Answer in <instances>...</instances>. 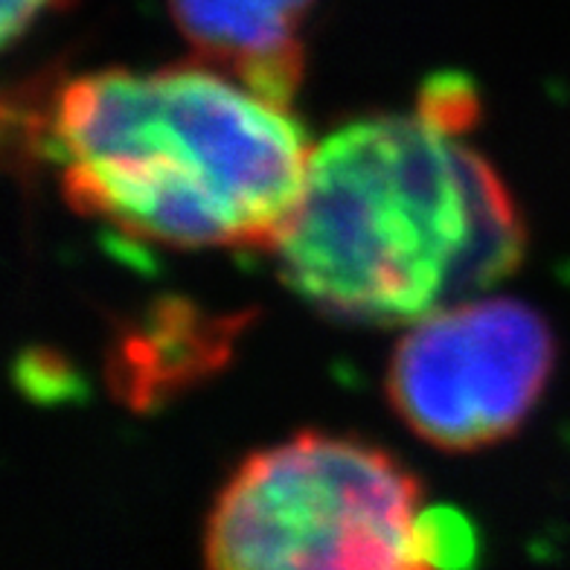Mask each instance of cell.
Returning <instances> with one entry per match:
<instances>
[{
    "mask_svg": "<svg viewBox=\"0 0 570 570\" xmlns=\"http://www.w3.org/2000/svg\"><path fill=\"white\" fill-rule=\"evenodd\" d=\"M271 250L321 312L396 326L510 277L524 222L495 169L416 111L350 122L315 146Z\"/></svg>",
    "mask_w": 570,
    "mask_h": 570,
    "instance_id": "obj_1",
    "label": "cell"
},
{
    "mask_svg": "<svg viewBox=\"0 0 570 570\" xmlns=\"http://www.w3.org/2000/svg\"><path fill=\"white\" fill-rule=\"evenodd\" d=\"M45 146L76 210L169 248H271L312 158L288 108L198 59L79 76Z\"/></svg>",
    "mask_w": 570,
    "mask_h": 570,
    "instance_id": "obj_2",
    "label": "cell"
},
{
    "mask_svg": "<svg viewBox=\"0 0 570 570\" xmlns=\"http://www.w3.org/2000/svg\"><path fill=\"white\" fill-rule=\"evenodd\" d=\"M420 501L416 478L387 451L297 434L233 472L204 553L222 570L425 568Z\"/></svg>",
    "mask_w": 570,
    "mask_h": 570,
    "instance_id": "obj_3",
    "label": "cell"
},
{
    "mask_svg": "<svg viewBox=\"0 0 570 570\" xmlns=\"http://www.w3.org/2000/svg\"><path fill=\"white\" fill-rule=\"evenodd\" d=\"M553 355L535 308L472 297L411 323L393 353L387 393L422 440L472 451L518 431L548 384Z\"/></svg>",
    "mask_w": 570,
    "mask_h": 570,
    "instance_id": "obj_4",
    "label": "cell"
},
{
    "mask_svg": "<svg viewBox=\"0 0 570 570\" xmlns=\"http://www.w3.org/2000/svg\"><path fill=\"white\" fill-rule=\"evenodd\" d=\"M198 61L292 108L303 82V23L315 0H166Z\"/></svg>",
    "mask_w": 570,
    "mask_h": 570,
    "instance_id": "obj_5",
    "label": "cell"
},
{
    "mask_svg": "<svg viewBox=\"0 0 570 570\" xmlns=\"http://www.w3.org/2000/svg\"><path fill=\"white\" fill-rule=\"evenodd\" d=\"M233 321L204 317L187 303H160L120 338L111 384L131 405H151L227 358Z\"/></svg>",
    "mask_w": 570,
    "mask_h": 570,
    "instance_id": "obj_6",
    "label": "cell"
},
{
    "mask_svg": "<svg viewBox=\"0 0 570 570\" xmlns=\"http://www.w3.org/2000/svg\"><path fill=\"white\" fill-rule=\"evenodd\" d=\"M420 111L425 114L428 120H434L436 126L460 135L478 117V97H474V88L465 82L463 76L443 73L422 88Z\"/></svg>",
    "mask_w": 570,
    "mask_h": 570,
    "instance_id": "obj_7",
    "label": "cell"
},
{
    "mask_svg": "<svg viewBox=\"0 0 570 570\" xmlns=\"http://www.w3.org/2000/svg\"><path fill=\"white\" fill-rule=\"evenodd\" d=\"M70 0H3L0 3V36L3 45H16L47 9L68 7Z\"/></svg>",
    "mask_w": 570,
    "mask_h": 570,
    "instance_id": "obj_8",
    "label": "cell"
}]
</instances>
